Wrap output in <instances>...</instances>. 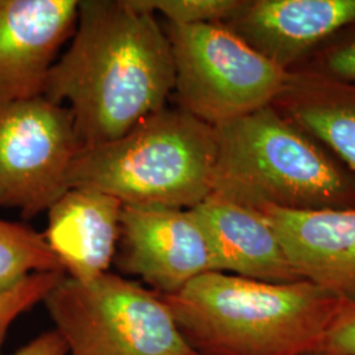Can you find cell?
Listing matches in <instances>:
<instances>
[{
	"mask_svg": "<svg viewBox=\"0 0 355 355\" xmlns=\"http://www.w3.org/2000/svg\"><path fill=\"white\" fill-rule=\"evenodd\" d=\"M170 40L133 0H82L69 51L42 96L69 103L82 148L116 140L165 108L174 91Z\"/></svg>",
	"mask_w": 355,
	"mask_h": 355,
	"instance_id": "obj_1",
	"label": "cell"
},
{
	"mask_svg": "<svg viewBox=\"0 0 355 355\" xmlns=\"http://www.w3.org/2000/svg\"><path fill=\"white\" fill-rule=\"evenodd\" d=\"M161 296L198 355L318 353L343 302L308 280L272 283L218 271Z\"/></svg>",
	"mask_w": 355,
	"mask_h": 355,
	"instance_id": "obj_2",
	"label": "cell"
},
{
	"mask_svg": "<svg viewBox=\"0 0 355 355\" xmlns=\"http://www.w3.org/2000/svg\"><path fill=\"white\" fill-rule=\"evenodd\" d=\"M214 128V195L254 209H355L354 174L271 104Z\"/></svg>",
	"mask_w": 355,
	"mask_h": 355,
	"instance_id": "obj_3",
	"label": "cell"
},
{
	"mask_svg": "<svg viewBox=\"0 0 355 355\" xmlns=\"http://www.w3.org/2000/svg\"><path fill=\"white\" fill-rule=\"evenodd\" d=\"M216 158L215 128L165 107L116 140L82 148L69 190L102 191L124 205L192 209L212 193Z\"/></svg>",
	"mask_w": 355,
	"mask_h": 355,
	"instance_id": "obj_4",
	"label": "cell"
},
{
	"mask_svg": "<svg viewBox=\"0 0 355 355\" xmlns=\"http://www.w3.org/2000/svg\"><path fill=\"white\" fill-rule=\"evenodd\" d=\"M42 304L66 355H198L159 293L110 271L89 282L64 277Z\"/></svg>",
	"mask_w": 355,
	"mask_h": 355,
	"instance_id": "obj_5",
	"label": "cell"
},
{
	"mask_svg": "<svg viewBox=\"0 0 355 355\" xmlns=\"http://www.w3.org/2000/svg\"><path fill=\"white\" fill-rule=\"evenodd\" d=\"M178 108L216 127L279 96L288 73L223 23L168 26Z\"/></svg>",
	"mask_w": 355,
	"mask_h": 355,
	"instance_id": "obj_6",
	"label": "cell"
},
{
	"mask_svg": "<svg viewBox=\"0 0 355 355\" xmlns=\"http://www.w3.org/2000/svg\"><path fill=\"white\" fill-rule=\"evenodd\" d=\"M82 145L64 105L44 96L0 102V208L48 212L66 191Z\"/></svg>",
	"mask_w": 355,
	"mask_h": 355,
	"instance_id": "obj_7",
	"label": "cell"
},
{
	"mask_svg": "<svg viewBox=\"0 0 355 355\" xmlns=\"http://www.w3.org/2000/svg\"><path fill=\"white\" fill-rule=\"evenodd\" d=\"M119 240L120 271L139 277L159 295L175 293L216 271L211 245L192 209L124 205Z\"/></svg>",
	"mask_w": 355,
	"mask_h": 355,
	"instance_id": "obj_8",
	"label": "cell"
},
{
	"mask_svg": "<svg viewBox=\"0 0 355 355\" xmlns=\"http://www.w3.org/2000/svg\"><path fill=\"white\" fill-rule=\"evenodd\" d=\"M76 0H0V102L42 96L58 49L76 32Z\"/></svg>",
	"mask_w": 355,
	"mask_h": 355,
	"instance_id": "obj_9",
	"label": "cell"
},
{
	"mask_svg": "<svg viewBox=\"0 0 355 355\" xmlns=\"http://www.w3.org/2000/svg\"><path fill=\"white\" fill-rule=\"evenodd\" d=\"M353 21L355 0H241L223 24L290 73Z\"/></svg>",
	"mask_w": 355,
	"mask_h": 355,
	"instance_id": "obj_10",
	"label": "cell"
},
{
	"mask_svg": "<svg viewBox=\"0 0 355 355\" xmlns=\"http://www.w3.org/2000/svg\"><path fill=\"white\" fill-rule=\"evenodd\" d=\"M274 229L303 280L345 302H355V209H257Z\"/></svg>",
	"mask_w": 355,
	"mask_h": 355,
	"instance_id": "obj_11",
	"label": "cell"
},
{
	"mask_svg": "<svg viewBox=\"0 0 355 355\" xmlns=\"http://www.w3.org/2000/svg\"><path fill=\"white\" fill-rule=\"evenodd\" d=\"M124 204L91 189H70L48 211L45 239L66 277L89 282L108 272Z\"/></svg>",
	"mask_w": 355,
	"mask_h": 355,
	"instance_id": "obj_12",
	"label": "cell"
},
{
	"mask_svg": "<svg viewBox=\"0 0 355 355\" xmlns=\"http://www.w3.org/2000/svg\"><path fill=\"white\" fill-rule=\"evenodd\" d=\"M215 258L216 271L272 283L303 280L257 209L209 195L192 208Z\"/></svg>",
	"mask_w": 355,
	"mask_h": 355,
	"instance_id": "obj_13",
	"label": "cell"
},
{
	"mask_svg": "<svg viewBox=\"0 0 355 355\" xmlns=\"http://www.w3.org/2000/svg\"><path fill=\"white\" fill-rule=\"evenodd\" d=\"M271 105L355 175V83L293 71Z\"/></svg>",
	"mask_w": 355,
	"mask_h": 355,
	"instance_id": "obj_14",
	"label": "cell"
},
{
	"mask_svg": "<svg viewBox=\"0 0 355 355\" xmlns=\"http://www.w3.org/2000/svg\"><path fill=\"white\" fill-rule=\"evenodd\" d=\"M36 272H64L45 236L24 224L0 218V292Z\"/></svg>",
	"mask_w": 355,
	"mask_h": 355,
	"instance_id": "obj_15",
	"label": "cell"
},
{
	"mask_svg": "<svg viewBox=\"0 0 355 355\" xmlns=\"http://www.w3.org/2000/svg\"><path fill=\"white\" fill-rule=\"evenodd\" d=\"M293 71L355 83V21L320 45Z\"/></svg>",
	"mask_w": 355,
	"mask_h": 355,
	"instance_id": "obj_16",
	"label": "cell"
},
{
	"mask_svg": "<svg viewBox=\"0 0 355 355\" xmlns=\"http://www.w3.org/2000/svg\"><path fill=\"white\" fill-rule=\"evenodd\" d=\"M144 11L161 13L168 26H199L227 21L241 0H133Z\"/></svg>",
	"mask_w": 355,
	"mask_h": 355,
	"instance_id": "obj_17",
	"label": "cell"
},
{
	"mask_svg": "<svg viewBox=\"0 0 355 355\" xmlns=\"http://www.w3.org/2000/svg\"><path fill=\"white\" fill-rule=\"evenodd\" d=\"M64 277V272H36L11 290L0 292V355H4L3 345L13 322L42 303Z\"/></svg>",
	"mask_w": 355,
	"mask_h": 355,
	"instance_id": "obj_18",
	"label": "cell"
},
{
	"mask_svg": "<svg viewBox=\"0 0 355 355\" xmlns=\"http://www.w3.org/2000/svg\"><path fill=\"white\" fill-rule=\"evenodd\" d=\"M320 353L355 355V302L340 303L324 336Z\"/></svg>",
	"mask_w": 355,
	"mask_h": 355,
	"instance_id": "obj_19",
	"label": "cell"
},
{
	"mask_svg": "<svg viewBox=\"0 0 355 355\" xmlns=\"http://www.w3.org/2000/svg\"><path fill=\"white\" fill-rule=\"evenodd\" d=\"M12 355H66V345L58 331H44Z\"/></svg>",
	"mask_w": 355,
	"mask_h": 355,
	"instance_id": "obj_20",
	"label": "cell"
},
{
	"mask_svg": "<svg viewBox=\"0 0 355 355\" xmlns=\"http://www.w3.org/2000/svg\"><path fill=\"white\" fill-rule=\"evenodd\" d=\"M306 355H328V354H325V353H320V352H318V353H311V354H306Z\"/></svg>",
	"mask_w": 355,
	"mask_h": 355,
	"instance_id": "obj_21",
	"label": "cell"
}]
</instances>
